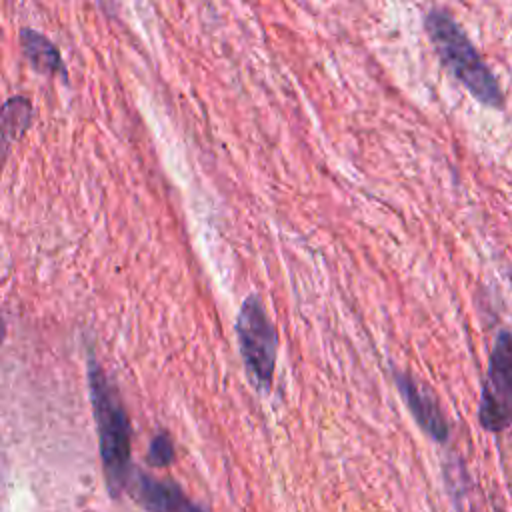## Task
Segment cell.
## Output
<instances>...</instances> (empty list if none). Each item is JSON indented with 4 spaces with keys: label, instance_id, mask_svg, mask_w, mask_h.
Instances as JSON below:
<instances>
[{
    "label": "cell",
    "instance_id": "277c9868",
    "mask_svg": "<svg viewBox=\"0 0 512 512\" xmlns=\"http://www.w3.org/2000/svg\"><path fill=\"white\" fill-rule=\"evenodd\" d=\"M478 420L488 432L512 426V332L506 328L496 334L488 356Z\"/></svg>",
    "mask_w": 512,
    "mask_h": 512
},
{
    "label": "cell",
    "instance_id": "9c48e42d",
    "mask_svg": "<svg viewBox=\"0 0 512 512\" xmlns=\"http://www.w3.org/2000/svg\"><path fill=\"white\" fill-rule=\"evenodd\" d=\"M146 462L154 468H166L174 462V444L166 432H160L152 438L148 446Z\"/></svg>",
    "mask_w": 512,
    "mask_h": 512
},
{
    "label": "cell",
    "instance_id": "ba28073f",
    "mask_svg": "<svg viewBox=\"0 0 512 512\" xmlns=\"http://www.w3.org/2000/svg\"><path fill=\"white\" fill-rule=\"evenodd\" d=\"M32 122V104L24 96H12L2 108V148L4 154L12 140H16Z\"/></svg>",
    "mask_w": 512,
    "mask_h": 512
},
{
    "label": "cell",
    "instance_id": "8992f818",
    "mask_svg": "<svg viewBox=\"0 0 512 512\" xmlns=\"http://www.w3.org/2000/svg\"><path fill=\"white\" fill-rule=\"evenodd\" d=\"M134 500L148 512H204L188 500L178 484L136 472L128 484Z\"/></svg>",
    "mask_w": 512,
    "mask_h": 512
},
{
    "label": "cell",
    "instance_id": "7a4b0ae2",
    "mask_svg": "<svg viewBox=\"0 0 512 512\" xmlns=\"http://www.w3.org/2000/svg\"><path fill=\"white\" fill-rule=\"evenodd\" d=\"M88 382L106 484L110 494L118 496L130 474V422L116 388L94 360L88 362Z\"/></svg>",
    "mask_w": 512,
    "mask_h": 512
},
{
    "label": "cell",
    "instance_id": "5b68a950",
    "mask_svg": "<svg viewBox=\"0 0 512 512\" xmlns=\"http://www.w3.org/2000/svg\"><path fill=\"white\" fill-rule=\"evenodd\" d=\"M394 380L398 386V392L402 394L408 410L412 412L418 426L436 442H446L450 436L448 420L436 400V396L420 384L414 376L408 372H394Z\"/></svg>",
    "mask_w": 512,
    "mask_h": 512
},
{
    "label": "cell",
    "instance_id": "6da1fadb",
    "mask_svg": "<svg viewBox=\"0 0 512 512\" xmlns=\"http://www.w3.org/2000/svg\"><path fill=\"white\" fill-rule=\"evenodd\" d=\"M428 36L450 72L478 98L482 104L502 108L504 94L498 78L484 62L464 28L444 8H432L424 18Z\"/></svg>",
    "mask_w": 512,
    "mask_h": 512
},
{
    "label": "cell",
    "instance_id": "3957f363",
    "mask_svg": "<svg viewBox=\"0 0 512 512\" xmlns=\"http://www.w3.org/2000/svg\"><path fill=\"white\" fill-rule=\"evenodd\" d=\"M238 346L254 386L266 390L272 384L276 364V330L258 296H248L236 320Z\"/></svg>",
    "mask_w": 512,
    "mask_h": 512
},
{
    "label": "cell",
    "instance_id": "52a82bcc",
    "mask_svg": "<svg viewBox=\"0 0 512 512\" xmlns=\"http://www.w3.org/2000/svg\"><path fill=\"white\" fill-rule=\"evenodd\" d=\"M20 44L22 52L28 58V62L42 74H64V62L60 56V50L52 40H48L44 34L32 28H22L20 32Z\"/></svg>",
    "mask_w": 512,
    "mask_h": 512
}]
</instances>
